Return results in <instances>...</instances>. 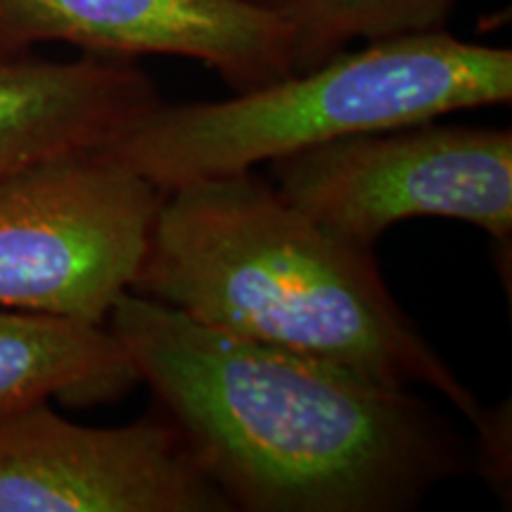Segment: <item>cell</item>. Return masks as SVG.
I'll return each instance as SVG.
<instances>
[{
  "label": "cell",
  "instance_id": "obj_9",
  "mask_svg": "<svg viewBox=\"0 0 512 512\" xmlns=\"http://www.w3.org/2000/svg\"><path fill=\"white\" fill-rule=\"evenodd\" d=\"M140 382L107 323L0 306V415L57 399L93 406Z\"/></svg>",
  "mask_w": 512,
  "mask_h": 512
},
{
  "label": "cell",
  "instance_id": "obj_2",
  "mask_svg": "<svg viewBox=\"0 0 512 512\" xmlns=\"http://www.w3.org/2000/svg\"><path fill=\"white\" fill-rule=\"evenodd\" d=\"M131 292L197 323L444 394L489 413L384 285L373 249L337 238L254 169L166 192Z\"/></svg>",
  "mask_w": 512,
  "mask_h": 512
},
{
  "label": "cell",
  "instance_id": "obj_8",
  "mask_svg": "<svg viewBox=\"0 0 512 512\" xmlns=\"http://www.w3.org/2000/svg\"><path fill=\"white\" fill-rule=\"evenodd\" d=\"M159 102L157 83L136 60L0 50V176L110 143Z\"/></svg>",
  "mask_w": 512,
  "mask_h": 512
},
{
  "label": "cell",
  "instance_id": "obj_4",
  "mask_svg": "<svg viewBox=\"0 0 512 512\" xmlns=\"http://www.w3.org/2000/svg\"><path fill=\"white\" fill-rule=\"evenodd\" d=\"M164 197L102 145L0 176V306L107 323Z\"/></svg>",
  "mask_w": 512,
  "mask_h": 512
},
{
  "label": "cell",
  "instance_id": "obj_1",
  "mask_svg": "<svg viewBox=\"0 0 512 512\" xmlns=\"http://www.w3.org/2000/svg\"><path fill=\"white\" fill-rule=\"evenodd\" d=\"M107 328L242 512H403L472 465L411 387L124 292Z\"/></svg>",
  "mask_w": 512,
  "mask_h": 512
},
{
  "label": "cell",
  "instance_id": "obj_3",
  "mask_svg": "<svg viewBox=\"0 0 512 512\" xmlns=\"http://www.w3.org/2000/svg\"><path fill=\"white\" fill-rule=\"evenodd\" d=\"M510 100L512 50L460 41L441 29L368 41L226 100H162L102 147L169 192L337 138Z\"/></svg>",
  "mask_w": 512,
  "mask_h": 512
},
{
  "label": "cell",
  "instance_id": "obj_7",
  "mask_svg": "<svg viewBox=\"0 0 512 512\" xmlns=\"http://www.w3.org/2000/svg\"><path fill=\"white\" fill-rule=\"evenodd\" d=\"M67 43L88 55H174L235 93L292 72L285 22L259 0H0V50Z\"/></svg>",
  "mask_w": 512,
  "mask_h": 512
},
{
  "label": "cell",
  "instance_id": "obj_10",
  "mask_svg": "<svg viewBox=\"0 0 512 512\" xmlns=\"http://www.w3.org/2000/svg\"><path fill=\"white\" fill-rule=\"evenodd\" d=\"M285 22L292 72L363 41L446 29L456 0H259Z\"/></svg>",
  "mask_w": 512,
  "mask_h": 512
},
{
  "label": "cell",
  "instance_id": "obj_6",
  "mask_svg": "<svg viewBox=\"0 0 512 512\" xmlns=\"http://www.w3.org/2000/svg\"><path fill=\"white\" fill-rule=\"evenodd\" d=\"M0 512H235L174 422L88 427L48 401L0 415Z\"/></svg>",
  "mask_w": 512,
  "mask_h": 512
},
{
  "label": "cell",
  "instance_id": "obj_5",
  "mask_svg": "<svg viewBox=\"0 0 512 512\" xmlns=\"http://www.w3.org/2000/svg\"><path fill=\"white\" fill-rule=\"evenodd\" d=\"M434 121L356 133L275 159L273 185L337 238L375 249L389 228L439 216L512 240L510 128Z\"/></svg>",
  "mask_w": 512,
  "mask_h": 512
}]
</instances>
